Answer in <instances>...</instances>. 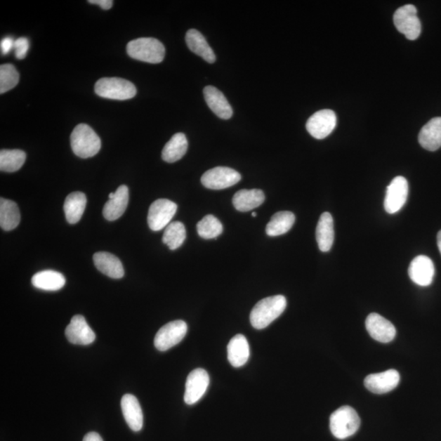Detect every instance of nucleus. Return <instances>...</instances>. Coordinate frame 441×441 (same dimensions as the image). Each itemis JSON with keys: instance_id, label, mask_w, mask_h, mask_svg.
<instances>
[{"instance_id": "obj_4", "label": "nucleus", "mask_w": 441, "mask_h": 441, "mask_svg": "<svg viewBox=\"0 0 441 441\" xmlns=\"http://www.w3.org/2000/svg\"><path fill=\"white\" fill-rule=\"evenodd\" d=\"M360 419L357 411L350 406H343L330 416L331 433L336 438L343 440L357 432Z\"/></svg>"}, {"instance_id": "obj_41", "label": "nucleus", "mask_w": 441, "mask_h": 441, "mask_svg": "<svg viewBox=\"0 0 441 441\" xmlns=\"http://www.w3.org/2000/svg\"><path fill=\"white\" fill-rule=\"evenodd\" d=\"M252 217H254V218H256V217H257V213H255V212H254V213H252Z\"/></svg>"}, {"instance_id": "obj_31", "label": "nucleus", "mask_w": 441, "mask_h": 441, "mask_svg": "<svg viewBox=\"0 0 441 441\" xmlns=\"http://www.w3.org/2000/svg\"><path fill=\"white\" fill-rule=\"evenodd\" d=\"M27 154L21 150H1L0 169L6 173H14L23 166Z\"/></svg>"}, {"instance_id": "obj_27", "label": "nucleus", "mask_w": 441, "mask_h": 441, "mask_svg": "<svg viewBox=\"0 0 441 441\" xmlns=\"http://www.w3.org/2000/svg\"><path fill=\"white\" fill-rule=\"evenodd\" d=\"M87 197L83 192H72L68 195L64 203V212L70 224H75L81 219L85 208H86Z\"/></svg>"}, {"instance_id": "obj_39", "label": "nucleus", "mask_w": 441, "mask_h": 441, "mask_svg": "<svg viewBox=\"0 0 441 441\" xmlns=\"http://www.w3.org/2000/svg\"><path fill=\"white\" fill-rule=\"evenodd\" d=\"M437 245H438V249L441 254V230L437 234Z\"/></svg>"}, {"instance_id": "obj_24", "label": "nucleus", "mask_w": 441, "mask_h": 441, "mask_svg": "<svg viewBox=\"0 0 441 441\" xmlns=\"http://www.w3.org/2000/svg\"><path fill=\"white\" fill-rule=\"evenodd\" d=\"M315 237L320 251L329 252L334 242V219L329 213L325 212L320 216Z\"/></svg>"}, {"instance_id": "obj_16", "label": "nucleus", "mask_w": 441, "mask_h": 441, "mask_svg": "<svg viewBox=\"0 0 441 441\" xmlns=\"http://www.w3.org/2000/svg\"><path fill=\"white\" fill-rule=\"evenodd\" d=\"M400 374L395 369L385 372L370 374L364 379L365 387L375 394H384L397 387L400 383Z\"/></svg>"}, {"instance_id": "obj_18", "label": "nucleus", "mask_w": 441, "mask_h": 441, "mask_svg": "<svg viewBox=\"0 0 441 441\" xmlns=\"http://www.w3.org/2000/svg\"><path fill=\"white\" fill-rule=\"evenodd\" d=\"M121 409L125 421L133 432H139L143 427V414L138 400L131 394L124 395Z\"/></svg>"}, {"instance_id": "obj_19", "label": "nucleus", "mask_w": 441, "mask_h": 441, "mask_svg": "<svg viewBox=\"0 0 441 441\" xmlns=\"http://www.w3.org/2000/svg\"><path fill=\"white\" fill-rule=\"evenodd\" d=\"M129 188L122 185L114 192V197L109 199L103 208V216L108 220H115L122 216L129 204Z\"/></svg>"}, {"instance_id": "obj_12", "label": "nucleus", "mask_w": 441, "mask_h": 441, "mask_svg": "<svg viewBox=\"0 0 441 441\" xmlns=\"http://www.w3.org/2000/svg\"><path fill=\"white\" fill-rule=\"evenodd\" d=\"M209 385V376L207 371L203 369L192 371L185 383V403L190 405L197 403L206 393Z\"/></svg>"}, {"instance_id": "obj_10", "label": "nucleus", "mask_w": 441, "mask_h": 441, "mask_svg": "<svg viewBox=\"0 0 441 441\" xmlns=\"http://www.w3.org/2000/svg\"><path fill=\"white\" fill-rule=\"evenodd\" d=\"M337 125V115L332 110H322L315 112L307 122V130L313 138L322 140L327 138Z\"/></svg>"}, {"instance_id": "obj_13", "label": "nucleus", "mask_w": 441, "mask_h": 441, "mask_svg": "<svg viewBox=\"0 0 441 441\" xmlns=\"http://www.w3.org/2000/svg\"><path fill=\"white\" fill-rule=\"evenodd\" d=\"M65 334L69 342L75 345L92 344L96 339V334L90 328L86 320L80 315L73 317Z\"/></svg>"}, {"instance_id": "obj_30", "label": "nucleus", "mask_w": 441, "mask_h": 441, "mask_svg": "<svg viewBox=\"0 0 441 441\" xmlns=\"http://www.w3.org/2000/svg\"><path fill=\"white\" fill-rule=\"evenodd\" d=\"M295 223L294 214L289 211L275 213L265 228L269 237H279L287 233Z\"/></svg>"}, {"instance_id": "obj_5", "label": "nucleus", "mask_w": 441, "mask_h": 441, "mask_svg": "<svg viewBox=\"0 0 441 441\" xmlns=\"http://www.w3.org/2000/svg\"><path fill=\"white\" fill-rule=\"evenodd\" d=\"M94 90L100 97L119 101L131 99L137 94V88L133 83L117 77L100 79Z\"/></svg>"}, {"instance_id": "obj_6", "label": "nucleus", "mask_w": 441, "mask_h": 441, "mask_svg": "<svg viewBox=\"0 0 441 441\" xmlns=\"http://www.w3.org/2000/svg\"><path fill=\"white\" fill-rule=\"evenodd\" d=\"M417 13L418 10L414 5L406 4L398 8L394 14L393 21L395 27L409 40L417 39L422 31Z\"/></svg>"}, {"instance_id": "obj_32", "label": "nucleus", "mask_w": 441, "mask_h": 441, "mask_svg": "<svg viewBox=\"0 0 441 441\" xmlns=\"http://www.w3.org/2000/svg\"><path fill=\"white\" fill-rule=\"evenodd\" d=\"M187 238V230L181 222H173L167 225L163 235V243L169 249L175 250L182 246Z\"/></svg>"}, {"instance_id": "obj_34", "label": "nucleus", "mask_w": 441, "mask_h": 441, "mask_svg": "<svg viewBox=\"0 0 441 441\" xmlns=\"http://www.w3.org/2000/svg\"><path fill=\"white\" fill-rule=\"evenodd\" d=\"M19 74L12 64H4L0 67V93L3 94L17 86Z\"/></svg>"}, {"instance_id": "obj_35", "label": "nucleus", "mask_w": 441, "mask_h": 441, "mask_svg": "<svg viewBox=\"0 0 441 441\" xmlns=\"http://www.w3.org/2000/svg\"><path fill=\"white\" fill-rule=\"evenodd\" d=\"M29 39L26 37H20L15 41V55L19 60L26 58L29 51Z\"/></svg>"}, {"instance_id": "obj_8", "label": "nucleus", "mask_w": 441, "mask_h": 441, "mask_svg": "<svg viewBox=\"0 0 441 441\" xmlns=\"http://www.w3.org/2000/svg\"><path fill=\"white\" fill-rule=\"evenodd\" d=\"M178 205L167 199H159L150 205L147 223L154 232L166 228L176 214Z\"/></svg>"}, {"instance_id": "obj_15", "label": "nucleus", "mask_w": 441, "mask_h": 441, "mask_svg": "<svg viewBox=\"0 0 441 441\" xmlns=\"http://www.w3.org/2000/svg\"><path fill=\"white\" fill-rule=\"evenodd\" d=\"M435 267L432 259L419 255L411 262L409 268V278L419 287H429L433 282Z\"/></svg>"}, {"instance_id": "obj_22", "label": "nucleus", "mask_w": 441, "mask_h": 441, "mask_svg": "<svg viewBox=\"0 0 441 441\" xmlns=\"http://www.w3.org/2000/svg\"><path fill=\"white\" fill-rule=\"evenodd\" d=\"M265 202V194L262 190H242L235 194L232 204L239 212H249L257 209Z\"/></svg>"}, {"instance_id": "obj_7", "label": "nucleus", "mask_w": 441, "mask_h": 441, "mask_svg": "<svg viewBox=\"0 0 441 441\" xmlns=\"http://www.w3.org/2000/svg\"><path fill=\"white\" fill-rule=\"evenodd\" d=\"M187 324L178 320L164 324L155 335L154 344L159 352H165L182 342L187 333Z\"/></svg>"}, {"instance_id": "obj_1", "label": "nucleus", "mask_w": 441, "mask_h": 441, "mask_svg": "<svg viewBox=\"0 0 441 441\" xmlns=\"http://www.w3.org/2000/svg\"><path fill=\"white\" fill-rule=\"evenodd\" d=\"M287 300L283 295L263 298L255 305L250 313V322L257 329L267 328L287 308Z\"/></svg>"}, {"instance_id": "obj_21", "label": "nucleus", "mask_w": 441, "mask_h": 441, "mask_svg": "<svg viewBox=\"0 0 441 441\" xmlns=\"http://www.w3.org/2000/svg\"><path fill=\"white\" fill-rule=\"evenodd\" d=\"M419 142L429 152H435L441 147V117L430 119L424 125L419 133Z\"/></svg>"}, {"instance_id": "obj_20", "label": "nucleus", "mask_w": 441, "mask_h": 441, "mask_svg": "<svg viewBox=\"0 0 441 441\" xmlns=\"http://www.w3.org/2000/svg\"><path fill=\"white\" fill-rule=\"evenodd\" d=\"M93 262L99 272L112 279H121L124 275L122 263L114 255L98 252L93 255Z\"/></svg>"}, {"instance_id": "obj_3", "label": "nucleus", "mask_w": 441, "mask_h": 441, "mask_svg": "<svg viewBox=\"0 0 441 441\" xmlns=\"http://www.w3.org/2000/svg\"><path fill=\"white\" fill-rule=\"evenodd\" d=\"M127 53L130 58L138 61L158 64L163 62L165 48L157 39L139 38L128 44Z\"/></svg>"}, {"instance_id": "obj_23", "label": "nucleus", "mask_w": 441, "mask_h": 441, "mask_svg": "<svg viewBox=\"0 0 441 441\" xmlns=\"http://www.w3.org/2000/svg\"><path fill=\"white\" fill-rule=\"evenodd\" d=\"M249 355V345L244 335L237 334L230 339L228 347V357L233 367H243L247 363Z\"/></svg>"}, {"instance_id": "obj_26", "label": "nucleus", "mask_w": 441, "mask_h": 441, "mask_svg": "<svg viewBox=\"0 0 441 441\" xmlns=\"http://www.w3.org/2000/svg\"><path fill=\"white\" fill-rule=\"evenodd\" d=\"M32 283L34 287L45 291H58L64 287L66 279L60 272L47 270L34 275Z\"/></svg>"}, {"instance_id": "obj_40", "label": "nucleus", "mask_w": 441, "mask_h": 441, "mask_svg": "<svg viewBox=\"0 0 441 441\" xmlns=\"http://www.w3.org/2000/svg\"><path fill=\"white\" fill-rule=\"evenodd\" d=\"M114 193H110L109 195V199H112L114 197Z\"/></svg>"}, {"instance_id": "obj_9", "label": "nucleus", "mask_w": 441, "mask_h": 441, "mask_svg": "<svg viewBox=\"0 0 441 441\" xmlns=\"http://www.w3.org/2000/svg\"><path fill=\"white\" fill-rule=\"evenodd\" d=\"M242 180L237 170L228 167H216L203 174L202 183L204 187L211 190H223L232 187Z\"/></svg>"}, {"instance_id": "obj_2", "label": "nucleus", "mask_w": 441, "mask_h": 441, "mask_svg": "<svg viewBox=\"0 0 441 441\" xmlns=\"http://www.w3.org/2000/svg\"><path fill=\"white\" fill-rule=\"evenodd\" d=\"M73 152L77 157L87 159L94 157L101 150L102 141L94 130L85 124L77 125L71 135Z\"/></svg>"}, {"instance_id": "obj_14", "label": "nucleus", "mask_w": 441, "mask_h": 441, "mask_svg": "<svg viewBox=\"0 0 441 441\" xmlns=\"http://www.w3.org/2000/svg\"><path fill=\"white\" fill-rule=\"evenodd\" d=\"M365 325L371 337L379 343L392 342L397 334L394 325L377 313L369 315Z\"/></svg>"}, {"instance_id": "obj_36", "label": "nucleus", "mask_w": 441, "mask_h": 441, "mask_svg": "<svg viewBox=\"0 0 441 441\" xmlns=\"http://www.w3.org/2000/svg\"><path fill=\"white\" fill-rule=\"evenodd\" d=\"M15 41L12 37H5L2 39L1 44H0V47H1L2 53L4 55L8 54L10 52L14 49Z\"/></svg>"}, {"instance_id": "obj_38", "label": "nucleus", "mask_w": 441, "mask_h": 441, "mask_svg": "<svg viewBox=\"0 0 441 441\" xmlns=\"http://www.w3.org/2000/svg\"><path fill=\"white\" fill-rule=\"evenodd\" d=\"M83 441H103L101 435L97 433H89L85 435Z\"/></svg>"}, {"instance_id": "obj_17", "label": "nucleus", "mask_w": 441, "mask_h": 441, "mask_svg": "<svg viewBox=\"0 0 441 441\" xmlns=\"http://www.w3.org/2000/svg\"><path fill=\"white\" fill-rule=\"evenodd\" d=\"M205 102L212 110V112L220 119H229L232 118L233 110L225 98L224 94L217 88L207 86L204 89Z\"/></svg>"}, {"instance_id": "obj_37", "label": "nucleus", "mask_w": 441, "mask_h": 441, "mask_svg": "<svg viewBox=\"0 0 441 441\" xmlns=\"http://www.w3.org/2000/svg\"><path fill=\"white\" fill-rule=\"evenodd\" d=\"M88 3L99 5L104 10H109L113 6L112 0H89Z\"/></svg>"}, {"instance_id": "obj_25", "label": "nucleus", "mask_w": 441, "mask_h": 441, "mask_svg": "<svg viewBox=\"0 0 441 441\" xmlns=\"http://www.w3.org/2000/svg\"><path fill=\"white\" fill-rule=\"evenodd\" d=\"M185 42L190 51L202 57L204 61L213 63L216 61V56L211 47L204 37L203 34L195 29H190L185 34Z\"/></svg>"}, {"instance_id": "obj_33", "label": "nucleus", "mask_w": 441, "mask_h": 441, "mask_svg": "<svg viewBox=\"0 0 441 441\" xmlns=\"http://www.w3.org/2000/svg\"><path fill=\"white\" fill-rule=\"evenodd\" d=\"M197 232L204 239H211L219 237L223 232V224L213 215L209 214L197 223Z\"/></svg>"}, {"instance_id": "obj_29", "label": "nucleus", "mask_w": 441, "mask_h": 441, "mask_svg": "<svg viewBox=\"0 0 441 441\" xmlns=\"http://www.w3.org/2000/svg\"><path fill=\"white\" fill-rule=\"evenodd\" d=\"M21 220V213L18 204L13 200L0 199V225L6 232L18 228Z\"/></svg>"}, {"instance_id": "obj_11", "label": "nucleus", "mask_w": 441, "mask_h": 441, "mask_svg": "<svg viewBox=\"0 0 441 441\" xmlns=\"http://www.w3.org/2000/svg\"><path fill=\"white\" fill-rule=\"evenodd\" d=\"M409 184L404 177L395 178L387 188L384 199L386 212L393 214L400 211L407 200Z\"/></svg>"}, {"instance_id": "obj_28", "label": "nucleus", "mask_w": 441, "mask_h": 441, "mask_svg": "<svg viewBox=\"0 0 441 441\" xmlns=\"http://www.w3.org/2000/svg\"><path fill=\"white\" fill-rule=\"evenodd\" d=\"M188 149L187 137L183 133L174 134L165 145L162 152V159L165 162L174 163L181 159Z\"/></svg>"}]
</instances>
